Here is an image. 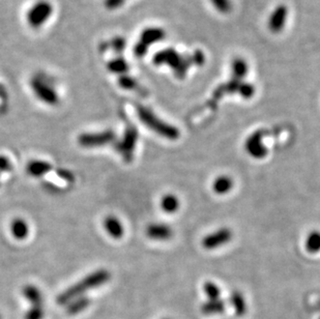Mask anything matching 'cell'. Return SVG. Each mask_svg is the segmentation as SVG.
<instances>
[{
  "label": "cell",
  "instance_id": "1",
  "mask_svg": "<svg viewBox=\"0 0 320 319\" xmlns=\"http://www.w3.org/2000/svg\"><path fill=\"white\" fill-rule=\"evenodd\" d=\"M111 278L110 273L107 269H99L87 275L84 279L77 282L76 284L68 287L65 291L58 295V305H67L73 300L81 297L87 290L100 287L101 285L108 282Z\"/></svg>",
  "mask_w": 320,
  "mask_h": 319
},
{
  "label": "cell",
  "instance_id": "2",
  "mask_svg": "<svg viewBox=\"0 0 320 319\" xmlns=\"http://www.w3.org/2000/svg\"><path fill=\"white\" fill-rule=\"evenodd\" d=\"M137 115L142 124L146 126L151 131L159 134L161 137L170 140H175L180 137L179 129L175 127L161 121L149 108H146L144 106H138Z\"/></svg>",
  "mask_w": 320,
  "mask_h": 319
},
{
  "label": "cell",
  "instance_id": "3",
  "mask_svg": "<svg viewBox=\"0 0 320 319\" xmlns=\"http://www.w3.org/2000/svg\"><path fill=\"white\" fill-rule=\"evenodd\" d=\"M153 64H168L174 70L176 77L183 79L186 76L188 66L191 64V62L187 61L183 56H181L176 51L172 49H167L160 51L153 57Z\"/></svg>",
  "mask_w": 320,
  "mask_h": 319
},
{
  "label": "cell",
  "instance_id": "4",
  "mask_svg": "<svg viewBox=\"0 0 320 319\" xmlns=\"http://www.w3.org/2000/svg\"><path fill=\"white\" fill-rule=\"evenodd\" d=\"M53 14L52 4L47 0H40L35 2L27 11L26 20L28 25L32 28H39L50 19Z\"/></svg>",
  "mask_w": 320,
  "mask_h": 319
},
{
  "label": "cell",
  "instance_id": "5",
  "mask_svg": "<svg viewBox=\"0 0 320 319\" xmlns=\"http://www.w3.org/2000/svg\"><path fill=\"white\" fill-rule=\"evenodd\" d=\"M138 136L137 128L134 126H128L126 128L122 140L117 141L114 144L115 150L120 153L126 162H131L133 159V152L137 144Z\"/></svg>",
  "mask_w": 320,
  "mask_h": 319
},
{
  "label": "cell",
  "instance_id": "6",
  "mask_svg": "<svg viewBox=\"0 0 320 319\" xmlns=\"http://www.w3.org/2000/svg\"><path fill=\"white\" fill-rule=\"evenodd\" d=\"M115 133L112 129L99 133H85L78 137V143L80 146L85 148L102 147L113 143L115 141Z\"/></svg>",
  "mask_w": 320,
  "mask_h": 319
},
{
  "label": "cell",
  "instance_id": "7",
  "mask_svg": "<svg viewBox=\"0 0 320 319\" xmlns=\"http://www.w3.org/2000/svg\"><path fill=\"white\" fill-rule=\"evenodd\" d=\"M30 87L34 92L35 97L43 103L50 106H55L58 104L59 98L57 92L53 87H51L50 84L47 83V82H45L41 78H32L30 81Z\"/></svg>",
  "mask_w": 320,
  "mask_h": 319
},
{
  "label": "cell",
  "instance_id": "8",
  "mask_svg": "<svg viewBox=\"0 0 320 319\" xmlns=\"http://www.w3.org/2000/svg\"><path fill=\"white\" fill-rule=\"evenodd\" d=\"M264 131H256L246 140L245 148L249 155L256 159H262L267 155V148L264 146L262 139L264 137Z\"/></svg>",
  "mask_w": 320,
  "mask_h": 319
},
{
  "label": "cell",
  "instance_id": "9",
  "mask_svg": "<svg viewBox=\"0 0 320 319\" xmlns=\"http://www.w3.org/2000/svg\"><path fill=\"white\" fill-rule=\"evenodd\" d=\"M232 239V232L227 228H222L216 232L210 233L202 240V246L207 250L216 249L227 244Z\"/></svg>",
  "mask_w": 320,
  "mask_h": 319
},
{
  "label": "cell",
  "instance_id": "10",
  "mask_svg": "<svg viewBox=\"0 0 320 319\" xmlns=\"http://www.w3.org/2000/svg\"><path fill=\"white\" fill-rule=\"evenodd\" d=\"M288 10L285 5H279L272 11L268 20V28L271 32L279 33L285 26Z\"/></svg>",
  "mask_w": 320,
  "mask_h": 319
},
{
  "label": "cell",
  "instance_id": "11",
  "mask_svg": "<svg viewBox=\"0 0 320 319\" xmlns=\"http://www.w3.org/2000/svg\"><path fill=\"white\" fill-rule=\"evenodd\" d=\"M172 229L166 224H150L146 228V235L155 241H167L172 238Z\"/></svg>",
  "mask_w": 320,
  "mask_h": 319
},
{
  "label": "cell",
  "instance_id": "12",
  "mask_svg": "<svg viewBox=\"0 0 320 319\" xmlns=\"http://www.w3.org/2000/svg\"><path fill=\"white\" fill-rule=\"evenodd\" d=\"M104 228L114 240H120L124 236L125 228L122 222L114 216H108L104 220Z\"/></svg>",
  "mask_w": 320,
  "mask_h": 319
},
{
  "label": "cell",
  "instance_id": "13",
  "mask_svg": "<svg viewBox=\"0 0 320 319\" xmlns=\"http://www.w3.org/2000/svg\"><path fill=\"white\" fill-rule=\"evenodd\" d=\"M165 38V31L159 27H149L142 31L140 35V41L149 48V46L153 43H157Z\"/></svg>",
  "mask_w": 320,
  "mask_h": 319
},
{
  "label": "cell",
  "instance_id": "14",
  "mask_svg": "<svg viewBox=\"0 0 320 319\" xmlns=\"http://www.w3.org/2000/svg\"><path fill=\"white\" fill-rule=\"evenodd\" d=\"M52 170V165L48 162L33 160L27 164L26 171L29 175L34 177H41Z\"/></svg>",
  "mask_w": 320,
  "mask_h": 319
},
{
  "label": "cell",
  "instance_id": "15",
  "mask_svg": "<svg viewBox=\"0 0 320 319\" xmlns=\"http://www.w3.org/2000/svg\"><path fill=\"white\" fill-rule=\"evenodd\" d=\"M11 235L18 241L25 240L29 234V227L25 220L17 218L10 223Z\"/></svg>",
  "mask_w": 320,
  "mask_h": 319
},
{
  "label": "cell",
  "instance_id": "16",
  "mask_svg": "<svg viewBox=\"0 0 320 319\" xmlns=\"http://www.w3.org/2000/svg\"><path fill=\"white\" fill-rule=\"evenodd\" d=\"M89 304H90V300L84 297V295H81V297L73 300L72 302L67 304L66 312L69 315H76L82 312L83 310H85L89 306Z\"/></svg>",
  "mask_w": 320,
  "mask_h": 319
},
{
  "label": "cell",
  "instance_id": "17",
  "mask_svg": "<svg viewBox=\"0 0 320 319\" xmlns=\"http://www.w3.org/2000/svg\"><path fill=\"white\" fill-rule=\"evenodd\" d=\"M233 187V181L230 179L229 176L226 175H222L219 176L218 179L213 182L212 189L217 194H226L228 193Z\"/></svg>",
  "mask_w": 320,
  "mask_h": 319
},
{
  "label": "cell",
  "instance_id": "18",
  "mask_svg": "<svg viewBox=\"0 0 320 319\" xmlns=\"http://www.w3.org/2000/svg\"><path fill=\"white\" fill-rule=\"evenodd\" d=\"M23 295L24 298L32 304V306H42L43 305V297L41 291L33 285H26L23 288Z\"/></svg>",
  "mask_w": 320,
  "mask_h": 319
},
{
  "label": "cell",
  "instance_id": "19",
  "mask_svg": "<svg viewBox=\"0 0 320 319\" xmlns=\"http://www.w3.org/2000/svg\"><path fill=\"white\" fill-rule=\"evenodd\" d=\"M161 207L167 214H173L180 207V201L176 196L168 194L165 195L161 200Z\"/></svg>",
  "mask_w": 320,
  "mask_h": 319
},
{
  "label": "cell",
  "instance_id": "20",
  "mask_svg": "<svg viewBox=\"0 0 320 319\" xmlns=\"http://www.w3.org/2000/svg\"><path fill=\"white\" fill-rule=\"evenodd\" d=\"M107 66H108V69L111 73L120 75H125L128 69V64L123 57H117L112 59V61H110L108 64H107Z\"/></svg>",
  "mask_w": 320,
  "mask_h": 319
},
{
  "label": "cell",
  "instance_id": "21",
  "mask_svg": "<svg viewBox=\"0 0 320 319\" xmlns=\"http://www.w3.org/2000/svg\"><path fill=\"white\" fill-rule=\"evenodd\" d=\"M306 249L310 253H317L320 251V232L312 231L306 240Z\"/></svg>",
  "mask_w": 320,
  "mask_h": 319
},
{
  "label": "cell",
  "instance_id": "22",
  "mask_svg": "<svg viewBox=\"0 0 320 319\" xmlns=\"http://www.w3.org/2000/svg\"><path fill=\"white\" fill-rule=\"evenodd\" d=\"M233 78L242 80L248 73V64L242 58H235L232 64Z\"/></svg>",
  "mask_w": 320,
  "mask_h": 319
},
{
  "label": "cell",
  "instance_id": "23",
  "mask_svg": "<svg viewBox=\"0 0 320 319\" xmlns=\"http://www.w3.org/2000/svg\"><path fill=\"white\" fill-rule=\"evenodd\" d=\"M118 84H120L122 88L127 90H135L139 87L138 82L134 78L127 75H122L120 77V79H118Z\"/></svg>",
  "mask_w": 320,
  "mask_h": 319
},
{
  "label": "cell",
  "instance_id": "24",
  "mask_svg": "<svg viewBox=\"0 0 320 319\" xmlns=\"http://www.w3.org/2000/svg\"><path fill=\"white\" fill-rule=\"evenodd\" d=\"M212 5L215 6L220 13L227 14L232 8L231 0H210Z\"/></svg>",
  "mask_w": 320,
  "mask_h": 319
},
{
  "label": "cell",
  "instance_id": "25",
  "mask_svg": "<svg viewBox=\"0 0 320 319\" xmlns=\"http://www.w3.org/2000/svg\"><path fill=\"white\" fill-rule=\"evenodd\" d=\"M231 301L233 306L235 307V310L239 314H243L246 309V305L244 302V299L239 292H234L231 297Z\"/></svg>",
  "mask_w": 320,
  "mask_h": 319
},
{
  "label": "cell",
  "instance_id": "26",
  "mask_svg": "<svg viewBox=\"0 0 320 319\" xmlns=\"http://www.w3.org/2000/svg\"><path fill=\"white\" fill-rule=\"evenodd\" d=\"M224 309V304L220 301H211L203 306V311L205 313H217L221 312Z\"/></svg>",
  "mask_w": 320,
  "mask_h": 319
},
{
  "label": "cell",
  "instance_id": "27",
  "mask_svg": "<svg viewBox=\"0 0 320 319\" xmlns=\"http://www.w3.org/2000/svg\"><path fill=\"white\" fill-rule=\"evenodd\" d=\"M203 288H204V291H205L206 295L211 301H215V300H217L219 298L220 290L216 286V284H213V283H211V282H207L204 284Z\"/></svg>",
  "mask_w": 320,
  "mask_h": 319
},
{
  "label": "cell",
  "instance_id": "28",
  "mask_svg": "<svg viewBox=\"0 0 320 319\" xmlns=\"http://www.w3.org/2000/svg\"><path fill=\"white\" fill-rule=\"evenodd\" d=\"M43 318H44L43 306H32V308L25 315V319H43Z\"/></svg>",
  "mask_w": 320,
  "mask_h": 319
},
{
  "label": "cell",
  "instance_id": "29",
  "mask_svg": "<svg viewBox=\"0 0 320 319\" xmlns=\"http://www.w3.org/2000/svg\"><path fill=\"white\" fill-rule=\"evenodd\" d=\"M239 92L241 96L245 99H250L253 97V94L255 92V88L253 85L251 84H249V83H243L242 82V84L240 86V89H239Z\"/></svg>",
  "mask_w": 320,
  "mask_h": 319
},
{
  "label": "cell",
  "instance_id": "30",
  "mask_svg": "<svg viewBox=\"0 0 320 319\" xmlns=\"http://www.w3.org/2000/svg\"><path fill=\"white\" fill-rule=\"evenodd\" d=\"M126 46H127V43H126V40L122 37H115L114 39H112L111 41V47H112V49L117 52V53H121L123 52L125 49H126Z\"/></svg>",
  "mask_w": 320,
  "mask_h": 319
},
{
  "label": "cell",
  "instance_id": "31",
  "mask_svg": "<svg viewBox=\"0 0 320 319\" xmlns=\"http://www.w3.org/2000/svg\"><path fill=\"white\" fill-rule=\"evenodd\" d=\"M56 173H57V175H58L59 177H61L62 180H64V181H65V182H67V183H73V182L75 181L74 174H73L72 172H70V171L66 170V169L59 168V169H57Z\"/></svg>",
  "mask_w": 320,
  "mask_h": 319
},
{
  "label": "cell",
  "instance_id": "32",
  "mask_svg": "<svg viewBox=\"0 0 320 319\" xmlns=\"http://www.w3.org/2000/svg\"><path fill=\"white\" fill-rule=\"evenodd\" d=\"M125 1L126 0H105L104 5L107 9L113 10L123 6L125 4Z\"/></svg>",
  "mask_w": 320,
  "mask_h": 319
},
{
  "label": "cell",
  "instance_id": "33",
  "mask_svg": "<svg viewBox=\"0 0 320 319\" xmlns=\"http://www.w3.org/2000/svg\"><path fill=\"white\" fill-rule=\"evenodd\" d=\"M148 51V47L141 42H138L134 47V54L136 57H143Z\"/></svg>",
  "mask_w": 320,
  "mask_h": 319
},
{
  "label": "cell",
  "instance_id": "34",
  "mask_svg": "<svg viewBox=\"0 0 320 319\" xmlns=\"http://www.w3.org/2000/svg\"><path fill=\"white\" fill-rule=\"evenodd\" d=\"M11 163L10 161L4 157V156H0V171L1 172H9L11 171Z\"/></svg>",
  "mask_w": 320,
  "mask_h": 319
},
{
  "label": "cell",
  "instance_id": "35",
  "mask_svg": "<svg viewBox=\"0 0 320 319\" xmlns=\"http://www.w3.org/2000/svg\"><path fill=\"white\" fill-rule=\"evenodd\" d=\"M191 61L193 64H197V65H201L204 64L205 61V56L204 54L201 52V51H196L192 56H191Z\"/></svg>",
  "mask_w": 320,
  "mask_h": 319
},
{
  "label": "cell",
  "instance_id": "36",
  "mask_svg": "<svg viewBox=\"0 0 320 319\" xmlns=\"http://www.w3.org/2000/svg\"><path fill=\"white\" fill-rule=\"evenodd\" d=\"M0 319H1V317H0Z\"/></svg>",
  "mask_w": 320,
  "mask_h": 319
}]
</instances>
